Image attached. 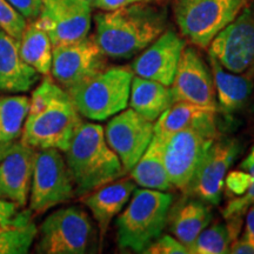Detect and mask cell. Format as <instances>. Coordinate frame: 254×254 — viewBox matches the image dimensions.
I'll use <instances>...</instances> for the list:
<instances>
[{
	"instance_id": "30",
	"label": "cell",
	"mask_w": 254,
	"mask_h": 254,
	"mask_svg": "<svg viewBox=\"0 0 254 254\" xmlns=\"http://www.w3.org/2000/svg\"><path fill=\"white\" fill-rule=\"evenodd\" d=\"M28 20L7 0H0V31L15 40L20 39Z\"/></svg>"
},
{
	"instance_id": "33",
	"label": "cell",
	"mask_w": 254,
	"mask_h": 254,
	"mask_svg": "<svg viewBox=\"0 0 254 254\" xmlns=\"http://www.w3.org/2000/svg\"><path fill=\"white\" fill-rule=\"evenodd\" d=\"M27 20H36L39 17L44 0H7Z\"/></svg>"
},
{
	"instance_id": "19",
	"label": "cell",
	"mask_w": 254,
	"mask_h": 254,
	"mask_svg": "<svg viewBox=\"0 0 254 254\" xmlns=\"http://www.w3.org/2000/svg\"><path fill=\"white\" fill-rule=\"evenodd\" d=\"M40 78V73L21 58L18 40L0 31V92L25 93L36 86Z\"/></svg>"
},
{
	"instance_id": "36",
	"label": "cell",
	"mask_w": 254,
	"mask_h": 254,
	"mask_svg": "<svg viewBox=\"0 0 254 254\" xmlns=\"http://www.w3.org/2000/svg\"><path fill=\"white\" fill-rule=\"evenodd\" d=\"M243 236L254 244V204L247 209L245 231H244Z\"/></svg>"
},
{
	"instance_id": "12",
	"label": "cell",
	"mask_w": 254,
	"mask_h": 254,
	"mask_svg": "<svg viewBox=\"0 0 254 254\" xmlns=\"http://www.w3.org/2000/svg\"><path fill=\"white\" fill-rule=\"evenodd\" d=\"M240 153L241 144L238 139L219 135L202 159L185 194L209 205L220 204L225 178Z\"/></svg>"
},
{
	"instance_id": "26",
	"label": "cell",
	"mask_w": 254,
	"mask_h": 254,
	"mask_svg": "<svg viewBox=\"0 0 254 254\" xmlns=\"http://www.w3.org/2000/svg\"><path fill=\"white\" fill-rule=\"evenodd\" d=\"M18 44L24 62L41 75H49L52 67L53 45L49 34L36 20L27 24Z\"/></svg>"
},
{
	"instance_id": "7",
	"label": "cell",
	"mask_w": 254,
	"mask_h": 254,
	"mask_svg": "<svg viewBox=\"0 0 254 254\" xmlns=\"http://www.w3.org/2000/svg\"><path fill=\"white\" fill-rule=\"evenodd\" d=\"M218 136L217 123H214L182 129L168 138L164 146V164L172 186L186 192Z\"/></svg>"
},
{
	"instance_id": "38",
	"label": "cell",
	"mask_w": 254,
	"mask_h": 254,
	"mask_svg": "<svg viewBox=\"0 0 254 254\" xmlns=\"http://www.w3.org/2000/svg\"><path fill=\"white\" fill-rule=\"evenodd\" d=\"M88 1H91V4H92V1H93V0H88Z\"/></svg>"
},
{
	"instance_id": "32",
	"label": "cell",
	"mask_w": 254,
	"mask_h": 254,
	"mask_svg": "<svg viewBox=\"0 0 254 254\" xmlns=\"http://www.w3.org/2000/svg\"><path fill=\"white\" fill-rule=\"evenodd\" d=\"M253 183V177L246 171H233L225 178V186L232 195L240 196L245 194L251 184Z\"/></svg>"
},
{
	"instance_id": "9",
	"label": "cell",
	"mask_w": 254,
	"mask_h": 254,
	"mask_svg": "<svg viewBox=\"0 0 254 254\" xmlns=\"http://www.w3.org/2000/svg\"><path fill=\"white\" fill-rule=\"evenodd\" d=\"M74 195V184L62 152L56 148L37 150L28 208L36 214L45 213Z\"/></svg>"
},
{
	"instance_id": "8",
	"label": "cell",
	"mask_w": 254,
	"mask_h": 254,
	"mask_svg": "<svg viewBox=\"0 0 254 254\" xmlns=\"http://www.w3.org/2000/svg\"><path fill=\"white\" fill-rule=\"evenodd\" d=\"M93 237V225L84 209L69 206L47 215L38 228L36 252L40 254H84Z\"/></svg>"
},
{
	"instance_id": "24",
	"label": "cell",
	"mask_w": 254,
	"mask_h": 254,
	"mask_svg": "<svg viewBox=\"0 0 254 254\" xmlns=\"http://www.w3.org/2000/svg\"><path fill=\"white\" fill-rule=\"evenodd\" d=\"M129 106L144 118L155 122L174 104L170 86L135 75L132 79Z\"/></svg>"
},
{
	"instance_id": "21",
	"label": "cell",
	"mask_w": 254,
	"mask_h": 254,
	"mask_svg": "<svg viewBox=\"0 0 254 254\" xmlns=\"http://www.w3.org/2000/svg\"><path fill=\"white\" fill-rule=\"evenodd\" d=\"M208 60L217 93L218 111L220 110L225 116L231 117L246 106L253 92V79L251 74L227 72L213 56L208 55Z\"/></svg>"
},
{
	"instance_id": "20",
	"label": "cell",
	"mask_w": 254,
	"mask_h": 254,
	"mask_svg": "<svg viewBox=\"0 0 254 254\" xmlns=\"http://www.w3.org/2000/svg\"><path fill=\"white\" fill-rule=\"evenodd\" d=\"M136 184L131 178L114 180L81 196L82 202L90 209L97 221L100 238L104 239L111 221L125 207L135 190Z\"/></svg>"
},
{
	"instance_id": "29",
	"label": "cell",
	"mask_w": 254,
	"mask_h": 254,
	"mask_svg": "<svg viewBox=\"0 0 254 254\" xmlns=\"http://www.w3.org/2000/svg\"><path fill=\"white\" fill-rule=\"evenodd\" d=\"M240 167L241 170L246 171L247 173H250L253 177V183L251 184L245 194L236 196L234 199L230 200V202L222 211V215H224L226 220L227 219L243 218V215L246 213L247 209L254 204V146L251 148L249 155L244 159Z\"/></svg>"
},
{
	"instance_id": "5",
	"label": "cell",
	"mask_w": 254,
	"mask_h": 254,
	"mask_svg": "<svg viewBox=\"0 0 254 254\" xmlns=\"http://www.w3.org/2000/svg\"><path fill=\"white\" fill-rule=\"evenodd\" d=\"M133 77L131 66H106L68 94L81 117L104 122L126 110Z\"/></svg>"
},
{
	"instance_id": "27",
	"label": "cell",
	"mask_w": 254,
	"mask_h": 254,
	"mask_svg": "<svg viewBox=\"0 0 254 254\" xmlns=\"http://www.w3.org/2000/svg\"><path fill=\"white\" fill-rule=\"evenodd\" d=\"M226 224L215 222L207 226L190 247V254H226L232 241L236 240L241 228V218L227 219Z\"/></svg>"
},
{
	"instance_id": "28",
	"label": "cell",
	"mask_w": 254,
	"mask_h": 254,
	"mask_svg": "<svg viewBox=\"0 0 254 254\" xmlns=\"http://www.w3.org/2000/svg\"><path fill=\"white\" fill-rule=\"evenodd\" d=\"M28 107L26 95H0V144H11L20 138Z\"/></svg>"
},
{
	"instance_id": "6",
	"label": "cell",
	"mask_w": 254,
	"mask_h": 254,
	"mask_svg": "<svg viewBox=\"0 0 254 254\" xmlns=\"http://www.w3.org/2000/svg\"><path fill=\"white\" fill-rule=\"evenodd\" d=\"M247 0H177L174 17L183 36L200 49L236 19Z\"/></svg>"
},
{
	"instance_id": "18",
	"label": "cell",
	"mask_w": 254,
	"mask_h": 254,
	"mask_svg": "<svg viewBox=\"0 0 254 254\" xmlns=\"http://www.w3.org/2000/svg\"><path fill=\"white\" fill-rule=\"evenodd\" d=\"M37 236L33 212L0 198V254H26Z\"/></svg>"
},
{
	"instance_id": "2",
	"label": "cell",
	"mask_w": 254,
	"mask_h": 254,
	"mask_svg": "<svg viewBox=\"0 0 254 254\" xmlns=\"http://www.w3.org/2000/svg\"><path fill=\"white\" fill-rule=\"evenodd\" d=\"M94 39L106 57L132 58L151 45L165 32L166 18L148 5L129 6L101 11L94 15Z\"/></svg>"
},
{
	"instance_id": "15",
	"label": "cell",
	"mask_w": 254,
	"mask_h": 254,
	"mask_svg": "<svg viewBox=\"0 0 254 254\" xmlns=\"http://www.w3.org/2000/svg\"><path fill=\"white\" fill-rule=\"evenodd\" d=\"M170 87L174 103L186 101L218 112L211 68L193 47L184 49Z\"/></svg>"
},
{
	"instance_id": "1",
	"label": "cell",
	"mask_w": 254,
	"mask_h": 254,
	"mask_svg": "<svg viewBox=\"0 0 254 254\" xmlns=\"http://www.w3.org/2000/svg\"><path fill=\"white\" fill-rule=\"evenodd\" d=\"M81 123L68 92L45 75L31 94L20 141L36 150L65 152Z\"/></svg>"
},
{
	"instance_id": "4",
	"label": "cell",
	"mask_w": 254,
	"mask_h": 254,
	"mask_svg": "<svg viewBox=\"0 0 254 254\" xmlns=\"http://www.w3.org/2000/svg\"><path fill=\"white\" fill-rule=\"evenodd\" d=\"M173 196L163 190H134L125 211L116 220L117 241L122 250L142 253L161 236L166 226Z\"/></svg>"
},
{
	"instance_id": "3",
	"label": "cell",
	"mask_w": 254,
	"mask_h": 254,
	"mask_svg": "<svg viewBox=\"0 0 254 254\" xmlns=\"http://www.w3.org/2000/svg\"><path fill=\"white\" fill-rule=\"evenodd\" d=\"M64 153L75 195L80 198L125 174L99 124L82 122Z\"/></svg>"
},
{
	"instance_id": "16",
	"label": "cell",
	"mask_w": 254,
	"mask_h": 254,
	"mask_svg": "<svg viewBox=\"0 0 254 254\" xmlns=\"http://www.w3.org/2000/svg\"><path fill=\"white\" fill-rule=\"evenodd\" d=\"M185 47V40L176 32L172 30L164 32L141 51L140 56L136 57L131 66L132 71L138 77L171 86Z\"/></svg>"
},
{
	"instance_id": "31",
	"label": "cell",
	"mask_w": 254,
	"mask_h": 254,
	"mask_svg": "<svg viewBox=\"0 0 254 254\" xmlns=\"http://www.w3.org/2000/svg\"><path fill=\"white\" fill-rule=\"evenodd\" d=\"M145 254H189V251L177 238L171 236L158 237L152 241L144 252Z\"/></svg>"
},
{
	"instance_id": "37",
	"label": "cell",
	"mask_w": 254,
	"mask_h": 254,
	"mask_svg": "<svg viewBox=\"0 0 254 254\" xmlns=\"http://www.w3.org/2000/svg\"><path fill=\"white\" fill-rule=\"evenodd\" d=\"M13 142H11V144H0V161H1V159L5 157V154L7 153L9 148H11V146Z\"/></svg>"
},
{
	"instance_id": "35",
	"label": "cell",
	"mask_w": 254,
	"mask_h": 254,
	"mask_svg": "<svg viewBox=\"0 0 254 254\" xmlns=\"http://www.w3.org/2000/svg\"><path fill=\"white\" fill-rule=\"evenodd\" d=\"M232 254H254V244L247 238L241 237L240 239L237 238L232 241L230 246V252Z\"/></svg>"
},
{
	"instance_id": "17",
	"label": "cell",
	"mask_w": 254,
	"mask_h": 254,
	"mask_svg": "<svg viewBox=\"0 0 254 254\" xmlns=\"http://www.w3.org/2000/svg\"><path fill=\"white\" fill-rule=\"evenodd\" d=\"M37 150L14 141L0 161V198L26 207Z\"/></svg>"
},
{
	"instance_id": "25",
	"label": "cell",
	"mask_w": 254,
	"mask_h": 254,
	"mask_svg": "<svg viewBox=\"0 0 254 254\" xmlns=\"http://www.w3.org/2000/svg\"><path fill=\"white\" fill-rule=\"evenodd\" d=\"M166 142L153 135L150 145L131 172V179L142 189L167 192L172 187L164 164V146Z\"/></svg>"
},
{
	"instance_id": "14",
	"label": "cell",
	"mask_w": 254,
	"mask_h": 254,
	"mask_svg": "<svg viewBox=\"0 0 254 254\" xmlns=\"http://www.w3.org/2000/svg\"><path fill=\"white\" fill-rule=\"evenodd\" d=\"M104 134L127 174L150 145L154 134V122L144 118L132 109L124 110L107 123Z\"/></svg>"
},
{
	"instance_id": "13",
	"label": "cell",
	"mask_w": 254,
	"mask_h": 254,
	"mask_svg": "<svg viewBox=\"0 0 254 254\" xmlns=\"http://www.w3.org/2000/svg\"><path fill=\"white\" fill-rule=\"evenodd\" d=\"M88 0H44L36 21L49 34L52 45H62L87 37L92 25Z\"/></svg>"
},
{
	"instance_id": "23",
	"label": "cell",
	"mask_w": 254,
	"mask_h": 254,
	"mask_svg": "<svg viewBox=\"0 0 254 254\" xmlns=\"http://www.w3.org/2000/svg\"><path fill=\"white\" fill-rule=\"evenodd\" d=\"M215 111L198 105L177 101L154 122V136L166 142L170 136L190 127L217 123Z\"/></svg>"
},
{
	"instance_id": "10",
	"label": "cell",
	"mask_w": 254,
	"mask_h": 254,
	"mask_svg": "<svg viewBox=\"0 0 254 254\" xmlns=\"http://www.w3.org/2000/svg\"><path fill=\"white\" fill-rule=\"evenodd\" d=\"M213 56L227 71L238 74L254 72V4L244 6L232 23L224 27L208 45Z\"/></svg>"
},
{
	"instance_id": "34",
	"label": "cell",
	"mask_w": 254,
	"mask_h": 254,
	"mask_svg": "<svg viewBox=\"0 0 254 254\" xmlns=\"http://www.w3.org/2000/svg\"><path fill=\"white\" fill-rule=\"evenodd\" d=\"M148 1V0H93L92 6L100 11H112L124 6H129L133 4H139V2Z\"/></svg>"
},
{
	"instance_id": "11",
	"label": "cell",
	"mask_w": 254,
	"mask_h": 254,
	"mask_svg": "<svg viewBox=\"0 0 254 254\" xmlns=\"http://www.w3.org/2000/svg\"><path fill=\"white\" fill-rule=\"evenodd\" d=\"M107 66L106 56L94 37L53 46L51 73L57 84L69 91Z\"/></svg>"
},
{
	"instance_id": "22",
	"label": "cell",
	"mask_w": 254,
	"mask_h": 254,
	"mask_svg": "<svg viewBox=\"0 0 254 254\" xmlns=\"http://www.w3.org/2000/svg\"><path fill=\"white\" fill-rule=\"evenodd\" d=\"M212 217L213 214L208 202L190 196L180 200L172 211L170 209L167 221L174 238L190 251L196 237L209 225Z\"/></svg>"
}]
</instances>
